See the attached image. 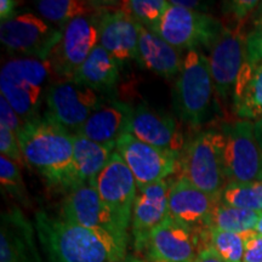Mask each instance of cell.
Returning <instances> with one entry per match:
<instances>
[{"label":"cell","mask_w":262,"mask_h":262,"mask_svg":"<svg viewBox=\"0 0 262 262\" xmlns=\"http://www.w3.org/2000/svg\"><path fill=\"white\" fill-rule=\"evenodd\" d=\"M119 66V62L112 55L108 54L101 45H97L71 80L102 93L112 89L117 84Z\"/></svg>","instance_id":"cell-25"},{"label":"cell","mask_w":262,"mask_h":262,"mask_svg":"<svg viewBox=\"0 0 262 262\" xmlns=\"http://www.w3.org/2000/svg\"><path fill=\"white\" fill-rule=\"evenodd\" d=\"M45 114L75 134L102 103L100 95L73 80H56L47 94Z\"/></svg>","instance_id":"cell-11"},{"label":"cell","mask_w":262,"mask_h":262,"mask_svg":"<svg viewBox=\"0 0 262 262\" xmlns=\"http://www.w3.org/2000/svg\"><path fill=\"white\" fill-rule=\"evenodd\" d=\"M209 51V64L216 94L227 100L233 96L239 74L247 63L245 37L239 27H225Z\"/></svg>","instance_id":"cell-13"},{"label":"cell","mask_w":262,"mask_h":262,"mask_svg":"<svg viewBox=\"0 0 262 262\" xmlns=\"http://www.w3.org/2000/svg\"><path fill=\"white\" fill-rule=\"evenodd\" d=\"M34 6L40 17L49 24L57 25L61 29L74 18L101 14L111 9V6L104 3L81 0H39L34 3Z\"/></svg>","instance_id":"cell-26"},{"label":"cell","mask_w":262,"mask_h":262,"mask_svg":"<svg viewBox=\"0 0 262 262\" xmlns=\"http://www.w3.org/2000/svg\"><path fill=\"white\" fill-rule=\"evenodd\" d=\"M171 181H163L137 189L131 215V237L136 253H142L150 233L169 217Z\"/></svg>","instance_id":"cell-15"},{"label":"cell","mask_w":262,"mask_h":262,"mask_svg":"<svg viewBox=\"0 0 262 262\" xmlns=\"http://www.w3.org/2000/svg\"><path fill=\"white\" fill-rule=\"evenodd\" d=\"M61 37V28L28 11L16 12L0 25L3 47L18 57L47 60Z\"/></svg>","instance_id":"cell-6"},{"label":"cell","mask_w":262,"mask_h":262,"mask_svg":"<svg viewBox=\"0 0 262 262\" xmlns=\"http://www.w3.org/2000/svg\"><path fill=\"white\" fill-rule=\"evenodd\" d=\"M245 234V233H244ZM206 228L201 232L202 245L210 247L224 262H243L245 235Z\"/></svg>","instance_id":"cell-28"},{"label":"cell","mask_w":262,"mask_h":262,"mask_svg":"<svg viewBox=\"0 0 262 262\" xmlns=\"http://www.w3.org/2000/svg\"><path fill=\"white\" fill-rule=\"evenodd\" d=\"M16 136L26 163L50 187L74 188L73 134L44 113L25 123Z\"/></svg>","instance_id":"cell-2"},{"label":"cell","mask_w":262,"mask_h":262,"mask_svg":"<svg viewBox=\"0 0 262 262\" xmlns=\"http://www.w3.org/2000/svg\"><path fill=\"white\" fill-rule=\"evenodd\" d=\"M232 101L234 114L241 119L256 122L262 117V62L244 64Z\"/></svg>","instance_id":"cell-24"},{"label":"cell","mask_w":262,"mask_h":262,"mask_svg":"<svg viewBox=\"0 0 262 262\" xmlns=\"http://www.w3.org/2000/svg\"><path fill=\"white\" fill-rule=\"evenodd\" d=\"M137 63L160 77L171 79L181 73L185 57L181 50L170 45L157 33L141 26Z\"/></svg>","instance_id":"cell-22"},{"label":"cell","mask_w":262,"mask_h":262,"mask_svg":"<svg viewBox=\"0 0 262 262\" xmlns=\"http://www.w3.org/2000/svg\"><path fill=\"white\" fill-rule=\"evenodd\" d=\"M255 232H257V233L262 234V212L260 215V219H258L257 221V225H256V228H255Z\"/></svg>","instance_id":"cell-41"},{"label":"cell","mask_w":262,"mask_h":262,"mask_svg":"<svg viewBox=\"0 0 262 262\" xmlns=\"http://www.w3.org/2000/svg\"><path fill=\"white\" fill-rule=\"evenodd\" d=\"M24 124L21 117L16 113L11 104L5 100V97L0 96V125H4L17 134L22 129Z\"/></svg>","instance_id":"cell-36"},{"label":"cell","mask_w":262,"mask_h":262,"mask_svg":"<svg viewBox=\"0 0 262 262\" xmlns=\"http://www.w3.org/2000/svg\"><path fill=\"white\" fill-rule=\"evenodd\" d=\"M116 150L133 172L137 189L166 180L180 162V156L142 142L130 134L118 139Z\"/></svg>","instance_id":"cell-12"},{"label":"cell","mask_w":262,"mask_h":262,"mask_svg":"<svg viewBox=\"0 0 262 262\" xmlns=\"http://www.w3.org/2000/svg\"><path fill=\"white\" fill-rule=\"evenodd\" d=\"M258 3L256 0H234V2H225L222 10L226 16L233 18L235 22L241 24L249 15H253Z\"/></svg>","instance_id":"cell-33"},{"label":"cell","mask_w":262,"mask_h":262,"mask_svg":"<svg viewBox=\"0 0 262 262\" xmlns=\"http://www.w3.org/2000/svg\"><path fill=\"white\" fill-rule=\"evenodd\" d=\"M133 112L134 108L122 101L102 102L75 134L102 145L117 143L120 136L127 134Z\"/></svg>","instance_id":"cell-21"},{"label":"cell","mask_w":262,"mask_h":262,"mask_svg":"<svg viewBox=\"0 0 262 262\" xmlns=\"http://www.w3.org/2000/svg\"><path fill=\"white\" fill-rule=\"evenodd\" d=\"M198 251V233L169 216L150 233L142 254L147 262H194Z\"/></svg>","instance_id":"cell-16"},{"label":"cell","mask_w":262,"mask_h":262,"mask_svg":"<svg viewBox=\"0 0 262 262\" xmlns=\"http://www.w3.org/2000/svg\"><path fill=\"white\" fill-rule=\"evenodd\" d=\"M261 212L233 208L219 202L209 219L208 228L244 234L247 232L255 231Z\"/></svg>","instance_id":"cell-27"},{"label":"cell","mask_w":262,"mask_h":262,"mask_svg":"<svg viewBox=\"0 0 262 262\" xmlns=\"http://www.w3.org/2000/svg\"><path fill=\"white\" fill-rule=\"evenodd\" d=\"M18 3L14 0H2L0 2V18L2 21H6L16 14V6Z\"/></svg>","instance_id":"cell-38"},{"label":"cell","mask_w":262,"mask_h":262,"mask_svg":"<svg viewBox=\"0 0 262 262\" xmlns=\"http://www.w3.org/2000/svg\"><path fill=\"white\" fill-rule=\"evenodd\" d=\"M168 5L165 0H126L120 3L119 8L140 26L157 33Z\"/></svg>","instance_id":"cell-30"},{"label":"cell","mask_w":262,"mask_h":262,"mask_svg":"<svg viewBox=\"0 0 262 262\" xmlns=\"http://www.w3.org/2000/svg\"><path fill=\"white\" fill-rule=\"evenodd\" d=\"M220 202L244 210L262 211V183L228 182L221 193Z\"/></svg>","instance_id":"cell-29"},{"label":"cell","mask_w":262,"mask_h":262,"mask_svg":"<svg viewBox=\"0 0 262 262\" xmlns=\"http://www.w3.org/2000/svg\"><path fill=\"white\" fill-rule=\"evenodd\" d=\"M215 94L209 58L201 50H189L172 90L176 116L183 124L198 129L212 116Z\"/></svg>","instance_id":"cell-4"},{"label":"cell","mask_w":262,"mask_h":262,"mask_svg":"<svg viewBox=\"0 0 262 262\" xmlns=\"http://www.w3.org/2000/svg\"><path fill=\"white\" fill-rule=\"evenodd\" d=\"M194 262H224L219 257V255L208 245H204L199 249Z\"/></svg>","instance_id":"cell-37"},{"label":"cell","mask_w":262,"mask_h":262,"mask_svg":"<svg viewBox=\"0 0 262 262\" xmlns=\"http://www.w3.org/2000/svg\"><path fill=\"white\" fill-rule=\"evenodd\" d=\"M245 49H247V62L258 63L262 62V26L254 28L245 35Z\"/></svg>","instance_id":"cell-34"},{"label":"cell","mask_w":262,"mask_h":262,"mask_svg":"<svg viewBox=\"0 0 262 262\" xmlns=\"http://www.w3.org/2000/svg\"><path fill=\"white\" fill-rule=\"evenodd\" d=\"M122 262H147L146 260H142V258H139V257H126L125 260H123Z\"/></svg>","instance_id":"cell-42"},{"label":"cell","mask_w":262,"mask_h":262,"mask_svg":"<svg viewBox=\"0 0 262 262\" xmlns=\"http://www.w3.org/2000/svg\"><path fill=\"white\" fill-rule=\"evenodd\" d=\"M254 130H255V136H256L258 145H260L262 148V117L254 123Z\"/></svg>","instance_id":"cell-40"},{"label":"cell","mask_w":262,"mask_h":262,"mask_svg":"<svg viewBox=\"0 0 262 262\" xmlns=\"http://www.w3.org/2000/svg\"><path fill=\"white\" fill-rule=\"evenodd\" d=\"M58 216L83 227L106 232L129 243V229L101 199L95 185H84L67 192L61 202Z\"/></svg>","instance_id":"cell-10"},{"label":"cell","mask_w":262,"mask_h":262,"mask_svg":"<svg viewBox=\"0 0 262 262\" xmlns=\"http://www.w3.org/2000/svg\"><path fill=\"white\" fill-rule=\"evenodd\" d=\"M0 152H2V156L15 162L21 168L28 166L22 155L17 136L14 131L4 125H0Z\"/></svg>","instance_id":"cell-32"},{"label":"cell","mask_w":262,"mask_h":262,"mask_svg":"<svg viewBox=\"0 0 262 262\" xmlns=\"http://www.w3.org/2000/svg\"><path fill=\"white\" fill-rule=\"evenodd\" d=\"M226 140L222 130L199 131L180 155L181 176L196 188L220 201L228 183L225 165Z\"/></svg>","instance_id":"cell-5"},{"label":"cell","mask_w":262,"mask_h":262,"mask_svg":"<svg viewBox=\"0 0 262 262\" xmlns=\"http://www.w3.org/2000/svg\"><path fill=\"white\" fill-rule=\"evenodd\" d=\"M253 24L255 26V28L262 26V2L258 3L257 8L255 9V11L253 12Z\"/></svg>","instance_id":"cell-39"},{"label":"cell","mask_w":262,"mask_h":262,"mask_svg":"<svg viewBox=\"0 0 262 262\" xmlns=\"http://www.w3.org/2000/svg\"><path fill=\"white\" fill-rule=\"evenodd\" d=\"M34 227L48 262H122L127 257L125 242L45 210L35 212Z\"/></svg>","instance_id":"cell-1"},{"label":"cell","mask_w":262,"mask_h":262,"mask_svg":"<svg viewBox=\"0 0 262 262\" xmlns=\"http://www.w3.org/2000/svg\"><path fill=\"white\" fill-rule=\"evenodd\" d=\"M225 165L228 182L262 183V148L255 136L254 123L239 119L222 125Z\"/></svg>","instance_id":"cell-9"},{"label":"cell","mask_w":262,"mask_h":262,"mask_svg":"<svg viewBox=\"0 0 262 262\" xmlns=\"http://www.w3.org/2000/svg\"><path fill=\"white\" fill-rule=\"evenodd\" d=\"M73 145L74 188L84 185H94L97 176L110 162L116 149V143L102 145L73 134Z\"/></svg>","instance_id":"cell-23"},{"label":"cell","mask_w":262,"mask_h":262,"mask_svg":"<svg viewBox=\"0 0 262 262\" xmlns=\"http://www.w3.org/2000/svg\"><path fill=\"white\" fill-rule=\"evenodd\" d=\"M245 235L243 262H262V234L251 231Z\"/></svg>","instance_id":"cell-35"},{"label":"cell","mask_w":262,"mask_h":262,"mask_svg":"<svg viewBox=\"0 0 262 262\" xmlns=\"http://www.w3.org/2000/svg\"><path fill=\"white\" fill-rule=\"evenodd\" d=\"M104 12L74 18L62 29L60 41L48 57L57 80H71L91 51L97 47L100 22Z\"/></svg>","instance_id":"cell-8"},{"label":"cell","mask_w":262,"mask_h":262,"mask_svg":"<svg viewBox=\"0 0 262 262\" xmlns=\"http://www.w3.org/2000/svg\"><path fill=\"white\" fill-rule=\"evenodd\" d=\"M94 185L101 199L110 206L122 224L130 229L137 185L129 166L117 150H114L106 168L100 172Z\"/></svg>","instance_id":"cell-14"},{"label":"cell","mask_w":262,"mask_h":262,"mask_svg":"<svg viewBox=\"0 0 262 262\" xmlns=\"http://www.w3.org/2000/svg\"><path fill=\"white\" fill-rule=\"evenodd\" d=\"M0 183H2V191L4 194L11 196L21 205H31V198L26 188L21 169L15 162L4 156L0 158Z\"/></svg>","instance_id":"cell-31"},{"label":"cell","mask_w":262,"mask_h":262,"mask_svg":"<svg viewBox=\"0 0 262 262\" xmlns=\"http://www.w3.org/2000/svg\"><path fill=\"white\" fill-rule=\"evenodd\" d=\"M141 26L122 9H110L102 15L100 22L101 45L119 64L136 60L139 51Z\"/></svg>","instance_id":"cell-20"},{"label":"cell","mask_w":262,"mask_h":262,"mask_svg":"<svg viewBox=\"0 0 262 262\" xmlns=\"http://www.w3.org/2000/svg\"><path fill=\"white\" fill-rule=\"evenodd\" d=\"M35 227L18 208L2 212L0 262H42L34 239Z\"/></svg>","instance_id":"cell-19"},{"label":"cell","mask_w":262,"mask_h":262,"mask_svg":"<svg viewBox=\"0 0 262 262\" xmlns=\"http://www.w3.org/2000/svg\"><path fill=\"white\" fill-rule=\"evenodd\" d=\"M127 134L142 142L178 156L181 155L186 145L176 120L169 114L158 112L147 104H139L134 108Z\"/></svg>","instance_id":"cell-17"},{"label":"cell","mask_w":262,"mask_h":262,"mask_svg":"<svg viewBox=\"0 0 262 262\" xmlns=\"http://www.w3.org/2000/svg\"><path fill=\"white\" fill-rule=\"evenodd\" d=\"M56 80L49 58L15 57L6 61L0 71L2 96L11 104L24 123L42 116V102L47 100L49 88Z\"/></svg>","instance_id":"cell-3"},{"label":"cell","mask_w":262,"mask_h":262,"mask_svg":"<svg viewBox=\"0 0 262 262\" xmlns=\"http://www.w3.org/2000/svg\"><path fill=\"white\" fill-rule=\"evenodd\" d=\"M224 28L225 26L210 15L169 2L157 34L180 50H199V48L210 50Z\"/></svg>","instance_id":"cell-7"},{"label":"cell","mask_w":262,"mask_h":262,"mask_svg":"<svg viewBox=\"0 0 262 262\" xmlns=\"http://www.w3.org/2000/svg\"><path fill=\"white\" fill-rule=\"evenodd\" d=\"M219 202L180 176L170 186L169 215L178 224L199 232L208 228L209 219Z\"/></svg>","instance_id":"cell-18"}]
</instances>
